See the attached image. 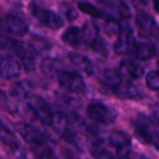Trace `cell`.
Wrapping results in <instances>:
<instances>
[{
    "label": "cell",
    "mask_w": 159,
    "mask_h": 159,
    "mask_svg": "<svg viewBox=\"0 0 159 159\" xmlns=\"http://www.w3.org/2000/svg\"><path fill=\"white\" fill-rule=\"evenodd\" d=\"M0 30L9 35L24 36L29 32V24L20 16L8 14L0 19Z\"/></svg>",
    "instance_id": "9"
},
{
    "label": "cell",
    "mask_w": 159,
    "mask_h": 159,
    "mask_svg": "<svg viewBox=\"0 0 159 159\" xmlns=\"http://www.w3.org/2000/svg\"><path fill=\"white\" fill-rule=\"evenodd\" d=\"M86 113L92 121L102 125L112 124L117 118V115L112 109L100 102H94L89 104Z\"/></svg>",
    "instance_id": "5"
},
{
    "label": "cell",
    "mask_w": 159,
    "mask_h": 159,
    "mask_svg": "<svg viewBox=\"0 0 159 159\" xmlns=\"http://www.w3.org/2000/svg\"><path fill=\"white\" fill-rule=\"evenodd\" d=\"M133 129L142 143L159 150V121H154L145 115H137L133 121Z\"/></svg>",
    "instance_id": "2"
},
{
    "label": "cell",
    "mask_w": 159,
    "mask_h": 159,
    "mask_svg": "<svg viewBox=\"0 0 159 159\" xmlns=\"http://www.w3.org/2000/svg\"><path fill=\"white\" fill-rule=\"evenodd\" d=\"M25 99L27 102V107L33 112V115L42 123L49 125L52 117V111L50 110L46 100L37 95H29Z\"/></svg>",
    "instance_id": "7"
},
{
    "label": "cell",
    "mask_w": 159,
    "mask_h": 159,
    "mask_svg": "<svg viewBox=\"0 0 159 159\" xmlns=\"http://www.w3.org/2000/svg\"><path fill=\"white\" fill-rule=\"evenodd\" d=\"M22 62L11 55H0V76L6 80L18 77L22 72Z\"/></svg>",
    "instance_id": "13"
},
{
    "label": "cell",
    "mask_w": 159,
    "mask_h": 159,
    "mask_svg": "<svg viewBox=\"0 0 159 159\" xmlns=\"http://www.w3.org/2000/svg\"><path fill=\"white\" fill-rule=\"evenodd\" d=\"M136 44L134 32L130 25L121 27L118 34V38L116 40L115 51L118 55H131L134 45Z\"/></svg>",
    "instance_id": "12"
},
{
    "label": "cell",
    "mask_w": 159,
    "mask_h": 159,
    "mask_svg": "<svg viewBox=\"0 0 159 159\" xmlns=\"http://www.w3.org/2000/svg\"><path fill=\"white\" fill-rule=\"evenodd\" d=\"M69 59L70 61L86 75L94 74V64L89 57L79 52H70L69 53Z\"/></svg>",
    "instance_id": "17"
},
{
    "label": "cell",
    "mask_w": 159,
    "mask_h": 159,
    "mask_svg": "<svg viewBox=\"0 0 159 159\" xmlns=\"http://www.w3.org/2000/svg\"><path fill=\"white\" fill-rule=\"evenodd\" d=\"M0 141L2 142L5 145H7L9 148H11L12 150H18L20 148V143H19L16 136L1 121H0Z\"/></svg>",
    "instance_id": "20"
},
{
    "label": "cell",
    "mask_w": 159,
    "mask_h": 159,
    "mask_svg": "<svg viewBox=\"0 0 159 159\" xmlns=\"http://www.w3.org/2000/svg\"><path fill=\"white\" fill-rule=\"evenodd\" d=\"M58 83L62 89L73 94H82L86 91V84L82 75L72 71H62L57 76Z\"/></svg>",
    "instance_id": "6"
},
{
    "label": "cell",
    "mask_w": 159,
    "mask_h": 159,
    "mask_svg": "<svg viewBox=\"0 0 159 159\" xmlns=\"http://www.w3.org/2000/svg\"><path fill=\"white\" fill-rule=\"evenodd\" d=\"M11 94L13 97L16 98H26L27 96L30 95L29 94V85L26 84L25 82H20L18 84L13 85L11 89Z\"/></svg>",
    "instance_id": "23"
},
{
    "label": "cell",
    "mask_w": 159,
    "mask_h": 159,
    "mask_svg": "<svg viewBox=\"0 0 159 159\" xmlns=\"http://www.w3.org/2000/svg\"><path fill=\"white\" fill-rule=\"evenodd\" d=\"M16 129L38 159H57L52 148L49 145L48 139L37 129L24 123L19 124Z\"/></svg>",
    "instance_id": "1"
},
{
    "label": "cell",
    "mask_w": 159,
    "mask_h": 159,
    "mask_svg": "<svg viewBox=\"0 0 159 159\" xmlns=\"http://www.w3.org/2000/svg\"><path fill=\"white\" fill-rule=\"evenodd\" d=\"M62 40L64 44L72 48H80L83 44L82 35H81V30L76 26H70L63 32L62 34Z\"/></svg>",
    "instance_id": "19"
},
{
    "label": "cell",
    "mask_w": 159,
    "mask_h": 159,
    "mask_svg": "<svg viewBox=\"0 0 159 159\" xmlns=\"http://www.w3.org/2000/svg\"><path fill=\"white\" fill-rule=\"evenodd\" d=\"M62 69H63V63L58 59L47 58V59L43 60V62L40 63V70H42V72L46 76L50 77V79L57 77L63 71Z\"/></svg>",
    "instance_id": "18"
},
{
    "label": "cell",
    "mask_w": 159,
    "mask_h": 159,
    "mask_svg": "<svg viewBox=\"0 0 159 159\" xmlns=\"http://www.w3.org/2000/svg\"><path fill=\"white\" fill-rule=\"evenodd\" d=\"M112 92L118 97L123 98V99H139L143 96L136 85L131 83L128 80H124V77L112 89Z\"/></svg>",
    "instance_id": "14"
},
{
    "label": "cell",
    "mask_w": 159,
    "mask_h": 159,
    "mask_svg": "<svg viewBox=\"0 0 159 159\" xmlns=\"http://www.w3.org/2000/svg\"><path fill=\"white\" fill-rule=\"evenodd\" d=\"M83 43L97 52H102L106 49V44L99 35V29L94 23L87 22L81 30Z\"/></svg>",
    "instance_id": "11"
},
{
    "label": "cell",
    "mask_w": 159,
    "mask_h": 159,
    "mask_svg": "<svg viewBox=\"0 0 159 159\" xmlns=\"http://www.w3.org/2000/svg\"><path fill=\"white\" fill-rule=\"evenodd\" d=\"M121 75L130 76L131 79H141L144 75V68L139 63L131 59H124L120 62L119 69H117Z\"/></svg>",
    "instance_id": "15"
},
{
    "label": "cell",
    "mask_w": 159,
    "mask_h": 159,
    "mask_svg": "<svg viewBox=\"0 0 159 159\" xmlns=\"http://www.w3.org/2000/svg\"><path fill=\"white\" fill-rule=\"evenodd\" d=\"M29 46L31 47L34 52H42L43 50H46L47 49V47H48V42L40 37H35V38H33L31 44H29Z\"/></svg>",
    "instance_id": "25"
},
{
    "label": "cell",
    "mask_w": 159,
    "mask_h": 159,
    "mask_svg": "<svg viewBox=\"0 0 159 159\" xmlns=\"http://www.w3.org/2000/svg\"><path fill=\"white\" fill-rule=\"evenodd\" d=\"M60 10H61L62 13L64 14V16H66L69 21H73L77 18V13H76V11H75V9L72 6L69 5V3H66V2L62 3Z\"/></svg>",
    "instance_id": "26"
},
{
    "label": "cell",
    "mask_w": 159,
    "mask_h": 159,
    "mask_svg": "<svg viewBox=\"0 0 159 159\" xmlns=\"http://www.w3.org/2000/svg\"><path fill=\"white\" fill-rule=\"evenodd\" d=\"M49 126H51L55 130V132H57L64 141L74 146H79V134L75 130L72 120L68 116H66L62 112L52 113Z\"/></svg>",
    "instance_id": "3"
},
{
    "label": "cell",
    "mask_w": 159,
    "mask_h": 159,
    "mask_svg": "<svg viewBox=\"0 0 159 159\" xmlns=\"http://www.w3.org/2000/svg\"><path fill=\"white\" fill-rule=\"evenodd\" d=\"M108 142L117 150L118 159H130L131 152V139L126 133L122 131H112L109 134Z\"/></svg>",
    "instance_id": "10"
},
{
    "label": "cell",
    "mask_w": 159,
    "mask_h": 159,
    "mask_svg": "<svg viewBox=\"0 0 159 159\" xmlns=\"http://www.w3.org/2000/svg\"><path fill=\"white\" fill-rule=\"evenodd\" d=\"M146 84L150 89L159 92V71H150L146 75Z\"/></svg>",
    "instance_id": "24"
},
{
    "label": "cell",
    "mask_w": 159,
    "mask_h": 159,
    "mask_svg": "<svg viewBox=\"0 0 159 159\" xmlns=\"http://www.w3.org/2000/svg\"><path fill=\"white\" fill-rule=\"evenodd\" d=\"M130 159H148V158H146L145 156H143V155H139V154H131V156H130Z\"/></svg>",
    "instance_id": "27"
},
{
    "label": "cell",
    "mask_w": 159,
    "mask_h": 159,
    "mask_svg": "<svg viewBox=\"0 0 159 159\" xmlns=\"http://www.w3.org/2000/svg\"><path fill=\"white\" fill-rule=\"evenodd\" d=\"M154 115H155V117H156L157 121H159V107H158V108H157V109H155Z\"/></svg>",
    "instance_id": "29"
},
{
    "label": "cell",
    "mask_w": 159,
    "mask_h": 159,
    "mask_svg": "<svg viewBox=\"0 0 159 159\" xmlns=\"http://www.w3.org/2000/svg\"><path fill=\"white\" fill-rule=\"evenodd\" d=\"M157 52L156 45L152 43H139L134 45L132 51H131V57L136 60H148L152 58Z\"/></svg>",
    "instance_id": "16"
},
{
    "label": "cell",
    "mask_w": 159,
    "mask_h": 159,
    "mask_svg": "<svg viewBox=\"0 0 159 159\" xmlns=\"http://www.w3.org/2000/svg\"><path fill=\"white\" fill-rule=\"evenodd\" d=\"M77 7H79V9L81 10L82 12H84V13L93 16V18L108 19V20H110V19H109V16H108V14H107L104 10L99 9V8H97L96 6L92 5V3H89V2L82 1V2H79Z\"/></svg>",
    "instance_id": "21"
},
{
    "label": "cell",
    "mask_w": 159,
    "mask_h": 159,
    "mask_svg": "<svg viewBox=\"0 0 159 159\" xmlns=\"http://www.w3.org/2000/svg\"><path fill=\"white\" fill-rule=\"evenodd\" d=\"M135 24L144 36L159 44V25L150 14L139 12L135 16Z\"/></svg>",
    "instance_id": "8"
},
{
    "label": "cell",
    "mask_w": 159,
    "mask_h": 159,
    "mask_svg": "<svg viewBox=\"0 0 159 159\" xmlns=\"http://www.w3.org/2000/svg\"><path fill=\"white\" fill-rule=\"evenodd\" d=\"M29 10L31 14L44 26L47 29L52 30V31H58L60 30L64 24V21L59 14L55 13L53 11L45 8L40 7V6L36 5V3H31L29 7Z\"/></svg>",
    "instance_id": "4"
},
{
    "label": "cell",
    "mask_w": 159,
    "mask_h": 159,
    "mask_svg": "<svg viewBox=\"0 0 159 159\" xmlns=\"http://www.w3.org/2000/svg\"><path fill=\"white\" fill-rule=\"evenodd\" d=\"M152 5H154V9L159 13V0H154V3H152Z\"/></svg>",
    "instance_id": "28"
},
{
    "label": "cell",
    "mask_w": 159,
    "mask_h": 159,
    "mask_svg": "<svg viewBox=\"0 0 159 159\" xmlns=\"http://www.w3.org/2000/svg\"><path fill=\"white\" fill-rule=\"evenodd\" d=\"M91 152L94 159H118L117 156L112 155L102 142H95L91 147Z\"/></svg>",
    "instance_id": "22"
}]
</instances>
